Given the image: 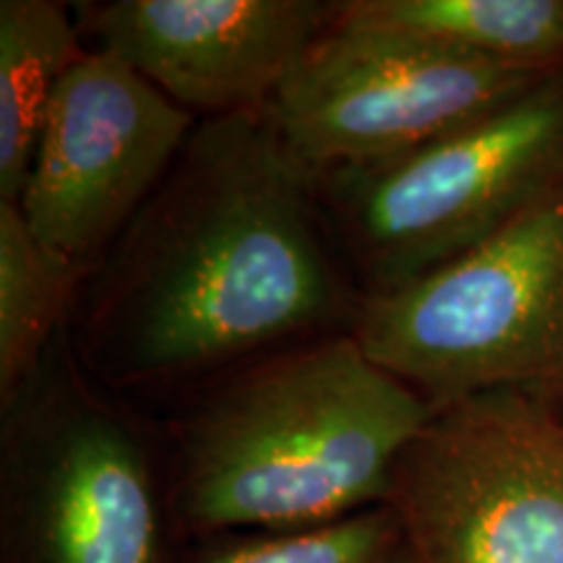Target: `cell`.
Masks as SVG:
<instances>
[{"mask_svg":"<svg viewBox=\"0 0 563 563\" xmlns=\"http://www.w3.org/2000/svg\"><path fill=\"white\" fill-rule=\"evenodd\" d=\"M316 178L266 110L203 118L112 245L81 321L112 386L217 378L347 316Z\"/></svg>","mask_w":563,"mask_h":563,"instance_id":"obj_1","label":"cell"},{"mask_svg":"<svg viewBox=\"0 0 563 563\" xmlns=\"http://www.w3.org/2000/svg\"><path fill=\"white\" fill-rule=\"evenodd\" d=\"M431 405L323 334L238 365L175 426V501L191 530L279 532L386 504Z\"/></svg>","mask_w":563,"mask_h":563,"instance_id":"obj_2","label":"cell"},{"mask_svg":"<svg viewBox=\"0 0 563 563\" xmlns=\"http://www.w3.org/2000/svg\"><path fill=\"white\" fill-rule=\"evenodd\" d=\"M350 334L433 412L498 389L563 391V183L473 249L363 295Z\"/></svg>","mask_w":563,"mask_h":563,"instance_id":"obj_3","label":"cell"},{"mask_svg":"<svg viewBox=\"0 0 563 563\" xmlns=\"http://www.w3.org/2000/svg\"><path fill=\"white\" fill-rule=\"evenodd\" d=\"M563 183V68L525 95L394 157L316 178L365 295L473 249Z\"/></svg>","mask_w":563,"mask_h":563,"instance_id":"obj_4","label":"cell"},{"mask_svg":"<svg viewBox=\"0 0 563 563\" xmlns=\"http://www.w3.org/2000/svg\"><path fill=\"white\" fill-rule=\"evenodd\" d=\"M66 334L3 405L5 538L13 563H159L146 443L89 384Z\"/></svg>","mask_w":563,"mask_h":563,"instance_id":"obj_5","label":"cell"},{"mask_svg":"<svg viewBox=\"0 0 563 563\" xmlns=\"http://www.w3.org/2000/svg\"><path fill=\"white\" fill-rule=\"evenodd\" d=\"M386 504L415 563H563V418L527 389L441 407Z\"/></svg>","mask_w":563,"mask_h":563,"instance_id":"obj_6","label":"cell"},{"mask_svg":"<svg viewBox=\"0 0 563 563\" xmlns=\"http://www.w3.org/2000/svg\"><path fill=\"white\" fill-rule=\"evenodd\" d=\"M545 76L334 19L266 118L292 157L319 178L428 144Z\"/></svg>","mask_w":563,"mask_h":563,"instance_id":"obj_7","label":"cell"},{"mask_svg":"<svg viewBox=\"0 0 563 563\" xmlns=\"http://www.w3.org/2000/svg\"><path fill=\"white\" fill-rule=\"evenodd\" d=\"M194 129V112L118 55L97 47L68 70L19 207L76 285L100 269Z\"/></svg>","mask_w":563,"mask_h":563,"instance_id":"obj_8","label":"cell"},{"mask_svg":"<svg viewBox=\"0 0 563 563\" xmlns=\"http://www.w3.org/2000/svg\"><path fill=\"white\" fill-rule=\"evenodd\" d=\"M79 30L188 112H262L336 19L321 0H112Z\"/></svg>","mask_w":563,"mask_h":563,"instance_id":"obj_9","label":"cell"},{"mask_svg":"<svg viewBox=\"0 0 563 563\" xmlns=\"http://www.w3.org/2000/svg\"><path fill=\"white\" fill-rule=\"evenodd\" d=\"M336 21L534 74L563 68V0H347Z\"/></svg>","mask_w":563,"mask_h":563,"instance_id":"obj_10","label":"cell"},{"mask_svg":"<svg viewBox=\"0 0 563 563\" xmlns=\"http://www.w3.org/2000/svg\"><path fill=\"white\" fill-rule=\"evenodd\" d=\"M84 55L66 3H0V201H21L55 95Z\"/></svg>","mask_w":563,"mask_h":563,"instance_id":"obj_11","label":"cell"},{"mask_svg":"<svg viewBox=\"0 0 563 563\" xmlns=\"http://www.w3.org/2000/svg\"><path fill=\"white\" fill-rule=\"evenodd\" d=\"M76 279L37 243L19 203L0 201V402L40 368L63 334Z\"/></svg>","mask_w":563,"mask_h":563,"instance_id":"obj_12","label":"cell"},{"mask_svg":"<svg viewBox=\"0 0 563 563\" xmlns=\"http://www.w3.org/2000/svg\"><path fill=\"white\" fill-rule=\"evenodd\" d=\"M196 563H415V559L399 517L389 504H378L336 522L228 540Z\"/></svg>","mask_w":563,"mask_h":563,"instance_id":"obj_13","label":"cell"}]
</instances>
